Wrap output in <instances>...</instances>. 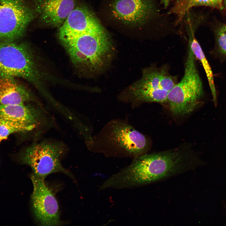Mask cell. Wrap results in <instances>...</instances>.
I'll return each mask as SVG.
<instances>
[{"instance_id":"cell-20","label":"cell","mask_w":226,"mask_h":226,"mask_svg":"<svg viewBox=\"0 0 226 226\" xmlns=\"http://www.w3.org/2000/svg\"><path fill=\"white\" fill-rule=\"evenodd\" d=\"M223 3H223L224 5L226 6V0H224Z\"/></svg>"},{"instance_id":"cell-2","label":"cell","mask_w":226,"mask_h":226,"mask_svg":"<svg viewBox=\"0 0 226 226\" xmlns=\"http://www.w3.org/2000/svg\"><path fill=\"white\" fill-rule=\"evenodd\" d=\"M61 40L74 63L92 71L100 70L110 56L112 45L105 30L85 33Z\"/></svg>"},{"instance_id":"cell-16","label":"cell","mask_w":226,"mask_h":226,"mask_svg":"<svg viewBox=\"0 0 226 226\" xmlns=\"http://www.w3.org/2000/svg\"><path fill=\"white\" fill-rule=\"evenodd\" d=\"M223 0H177L168 12V14L175 15L177 19L175 24L177 25L182 21L184 17L192 7L207 6L222 9Z\"/></svg>"},{"instance_id":"cell-18","label":"cell","mask_w":226,"mask_h":226,"mask_svg":"<svg viewBox=\"0 0 226 226\" xmlns=\"http://www.w3.org/2000/svg\"><path fill=\"white\" fill-rule=\"evenodd\" d=\"M217 40L220 51L226 55V25L222 26L218 30Z\"/></svg>"},{"instance_id":"cell-1","label":"cell","mask_w":226,"mask_h":226,"mask_svg":"<svg viewBox=\"0 0 226 226\" xmlns=\"http://www.w3.org/2000/svg\"><path fill=\"white\" fill-rule=\"evenodd\" d=\"M199 164L194 155L180 151L146 153L107 180L106 184L114 188L143 186L193 170Z\"/></svg>"},{"instance_id":"cell-15","label":"cell","mask_w":226,"mask_h":226,"mask_svg":"<svg viewBox=\"0 0 226 226\" xmlns=\"http://www.w3.org/2000/svg\"><path fill=\"white\" fill-rule=\"evenodd\" d=\"M195 30L191 28L187 31L188 36V46L190 47L196 58L198 59L202 63L213 96V100L214 105H216V91L213 72L200 45L195 37Z\"/></svg>"},{"instance_id":"cell-6","label":"cell","mask_w":226,"mask_h":226,"mask_svg":"<svg viewBox=\"0 0 226 226\" xmlns=\"http://www.w3.org/2000/svg\"><path fill=\"white\" fill-rule=\"evenodd\" d=\"M64 148L60 143L43 142L33 144L19 156L21 164L29 166L36 176L45 179L55 173L64 174L73 179V175L62 165L61 160Z\"/></svg>"},{"instance_id":"cell-9","label":"cell","mask_w":226,"mask_h":226,"mask_svg":"<svg viewBox=\"0 0 226 226\" xmlns=\"http://www.w3.org/2000/svg\"><path fill=\"white\" fill-rule=\"evenodd\" d=\"M33 185L31 197V209L36 221L41 226L61 225L58 203L44 179L33 174L30 175Z\"/></svg>"},{"instance_id":"cell-12","label":"cell","mask_w":226,"mask_h":226,"mask_svg":"<svg viewBox=\"0 0 226 226\" xmlns=\"http://www.w3.org/2000/svg\"><path fill=\"white\" fill-rule=\"evenodd\" d=\"M35 9L44 23L60 27L76 7L75 0H35Z\"/></svg>"},{"instance_id":"cell-5","label":"cell","mask_w":226,"mask_h":226,"mask_svg":"<svg viewBox=\"0 0 226 226\" xmlns=\"http://www.w3.org/2000/svg\"><path fill=\"white\" fill-rule=\"evenodd\" d=\"M0 74L22 78L40 86L41 74L30 50L24 43L0 42Z\"/></svg>"},{"instance_id":"cell-17","label":"cell","mask_w":226,"mask_h":226,"mask_svg":"<svg viewBox=\"0 0 226 226\" xmlns=\"http://www.w3.org/2000/svg\"><path fill=\"white\" fill-rule=\"evenodd\" d=\"M26 131L27 130L22 126L0 119V142L13 133Z\"/></svg>"},{"instance_id":"cell-3","label":"cell","mask_w":226,"mask_h":226,"mask_svg":"<svg viewBox=\"0 0 226 226\" xmlns=\"http://www.w3.org/2000/svg\"><path fill=\"white\" fill-rule=\"evenodd\" d=\"M196 57L188 46L184 73L180 81L168 92L167 101L176 116H184L198 105L203 94V87L196 64Z\"/></svg>"},{"instance_id":"cell-4","label":"cell","mask_w":226,"mask_h":226,"mask_svg":"<svg viewBox=\"0 0 226 226\" xmlns=\"http://www.w3.org/2000/svg\"><path fill=\"white\" fill-rule=\"evenodd\" d=\"M91 144H100V148L123 152L135 158L146 153L148 143L145 137L127 123L115 121L109 123Z\"/></svg>"},{"instance_id":"cell-11","label":"cell","mask_w":226,"mask_h":226,"mask_svg":"<svg viewBox=\"0 0 226 226\" xmlns=\"http://www.w3.org/2000/svg\"><path fill=\"white\" fill-rule=\"evenodd\" d=\"M105 30L97 19L87 8L77 6L70 13L59 27L60 40L84 33Z\"/></svg>"},{"instance_id":"cell-8","label":"cell","mask_w":226,"mask_h":226,"mask_svg":"<svg viewBox=\"0 0 226 226\" xmlns=\"http://www.w3.org/2000/svg\"><path fill=\"white\" fill-rule=\"evenodd\" d=\"M110 6L112 17L130 27H141L160 15L153 0H111Z\"/></svg>"},{"instance_id":"cell-19","label":"cell","mask_w":226,"mask_h":226,"mask_svg":"<svg viewBox=\"0 0 226 226\" xmlns=\"http://www.w3.org/2000/svg\"><path fill=\"white\" fill-rule=\"evenodd\" d=\"M170 0H161V3L164 5V8H166L169 5Z\"/></svg>"},{"instance_id":"cell-14","label":"cell","mask_w":226,"mask_h":226,"mask_svg":"<svg viewBox=\"0 0 226 226\" xmlns=\"http://www.w3.org/2000/svg\"><path fill=\"white\" fill-rule=\"evenodd\" d=\"M30 99L28 91L15 78L0 74V104H24Z\"/></svg>"},{"instance_id":"cell-10","label":"cell","mask_w":226,"mask_h":226,"mask_svg":"<svg viewBox=\"0 0 226 226\" xmlns=\"http://www.w3.org/2000/svg\"><path fill=\"white\" fill-rule=\"evenodd\" d=\"M168 73L166 66L153 65L144 69L142 78L130 88L128 100L132 104L166 102L168 92L163 88L161 81Z\"/></svg>"},{"instance_id":"cell-7","label":"cell","mask_w":226,"mask_h":226,"mask_svg":"<svg viewBox=\"0 0 226 226\" xmlns=\"http://www.w3.org/2000/svg\"><path fill=\"white\" fill-rule=\"evenodd\" d=\"M32 18L25 0H0V42L20 38Z\"/></svg>"},{"instance_id":"cell-13","label":"cell","mask_w":226,"mask_h":226,"mask_svg":"<svg viewBox=\"0 0 226 226\" xmlns=\"http://www.w3.org/2000/svg\"><path fill=\"white\" fill-rule=\"evenodd\" d=\"M0 119L22 126L28 131L39 124L40 114L36 109L24 104H0Z\"/></svg>"}]
</instances>
